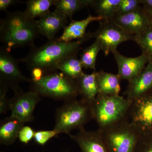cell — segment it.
Wrapping results in <instances>:
<instances>
[{
    "instance_id": "6da1fadb",
    "label": "cell",
    "mask_w": 152,
    "mask_h": 152,
    "mask_svg": "<svg viewBox=\"0 0 152 152\" xmlns=\"http://www.w3.org/2000/svg\"><path fill=\"white\" fill-rule=\"evenodd\" d=\"M93 38L92 33H87L85 37L69 42L61 41L55 38L48 40L40 47L31 48L28 54L19 59V63L25 64L28 70L39 68L47 73L56 72L57 66L62 61L73 56H77L83 44Z\"/></svg>"
},
{
    "instance_id": "7a4b0ae2",
    "label": "cell",
    "mask_w": 152,
    "mask_h": 152,
    "mask_svg": "<svg viewBox=\"0 0 152 152\" xmlns=\"http://www.w3.org/2000/svg\"><path fill=\"white\" fill-rule=\"evenodd\" d=\"M39 34L36 20L29 18L23 12H7L1 20L0 40L10 51L13 48L34 46Z\"/></svg>"
},
{
    "instance_id": "3957f363",
    "label": "cell",
    "mask_w": 152,
    "mask_h": 152,
    "mask_svg": "<svg viewBox=\"0 0 152 152\" xmlns=\"http://www.w3.org/2000/svg\"><path fill=\"white\" fill-rule=\"evenodd\" d=\"M131 103V101L119 95L99 94L92 104L93 119L101 130L129 120Z\"/></svg>"
},
{
    "instance_id": "277c9868",
    "label": "cell",
    "mask_w": 152,
    "mask_h": 152,
    "mask_svg": "<svg viewBox=\"0 0 152 152\" xmlns=\"http://www.w3.org/2000/svg\"><path fill=\"white\" fill-rule=\"evenodd\" d=\"M30 91L40 96L64 102L79 96L77 80L57 71L47 74L39 81L31 82Z\"/></svg>"
},
{
    "instance_id": "5b68a950",
    "label": "cell",
    "mask_w": 152,
    "mask_h": 152,
    "mask_svg": "<svg viewBox=\"0 0 152 152\" xmlns=\"http://www.w3.org/2000/svg\"><path fill=\"white\" fill-rule=\"evenodd\" d=\"M53 130L58 134H71L74 130L83 128L93 119L92 104L82 99H75L64 102L57 109Z\"/></svg>"
},
{
    "instance_id": "8992f818",
    "label": "cell",
    "mask_w": 152,
    "mask_h": 152,
    "mask_svg": "<svg viewBox=\"0 0 152 152\" xmlns=\"http://www.w3.org/2000/svg\"><path fill=\"white\" fill-rule=\"evenodd\" d=\"M101 130L110 152H134L141 136L129 120Z\"/></svg>"
},
{
    "instance_id": "52a82bcc",
    "label": "cell",
    "mask_w": 152,
    "mask_h": 152,
    "mask_svg": "<svg viewBox=\"0 0 152 152\" xmlns=\"http://www.w3.org/2000/svg\"><path fill=\"white\" fill-rule=\"evenodd\" d=\"M10 52L4 47H1L0 84L12 89L15 95L19 94L24 92L20 88V83H31L32 80L23 75L19 69L18 60L14 58Z\"/></svg>"
},
{
    "instance_id": "ba28073f",
    "label": "cell",
    "mask_w": 152,
    "mask_h": 152,
    "mask_svg": "<svg viewBox=\"0 0 152 152\" xmlns=\"http://www.w3.org/2000/svg\"><path fill=\"white\" fill-rule=\"evenodd\" d=\"M100 22L98 29L92 33L93 38L99 43L106 56L117 51L120 44L127 41H134V36L125 32L111 20H103Z\"/></svg>"
},
{
    "instance_id": "9c48e42d",
    "label": "cell",
    "mask_w": 152,
    "mask_h": 152,
    "mask_svg": "<svg viewBox=\"0 0 152 152\" xmlns=\"http://www.w3.org/2000/svg\"><path fill=\"white\" fill-rule=\"evenodd\" d=\"M129 120L141 136L152 133V92L132 101Z\"/></svg>"
},
{
    "instance_id": "30bf717a",
    "label": "cell",
    "mask_w": 152,
    "mask_h": 152,
    "mask_svg": "<svg viewBox=\"0 0 152 152\" xmlns=\"http://www.w3.org/2000/svg\"><path fill=\"white\" fill-rule=\"evenodd\" d=\"M110 20L125 32L133 36L140 34L151 25L149 17L142 6L127 13L115 15Z\"/></svg>"
},
{
    "instance_id": "8fae6325",
    "label": "cell",
    "mask_w": 152,
    "mask_h": 152,
    "mask_svg": "<svg viewBox=\"0 0 152 152\" xmlns=\"http://www.w3.org/2000/svg\"><path fill=\"white\" fill-rule=\"evenodd\" d=\"M40 100V96L31 91L15 95L10 100L9 108L12 112L11 116L25 123L31 121L34 119L33 114L36 106Z\"/></svg>"
},
{
    "instance_id": "7c38bea8",
    "label": "cell",
    "mask_w": 152,
    "mask_h": 152,
    "mask_svg": "<svg viewBox=\"0 0 152 152\" xmlns=\"http://www.w3.org/2000/svg\"><path fill=\"white\" fill-rule=\"evenodd\" d=\"M69 135L77 144L81 152H110L99 129L89 132L82 128L77 134H70Z\"/></svg>"
},
{
    "instance_id": "4fadbf2b",
    "label": "cell",
    "mask_w": 152,
    "mask_h": 152,
    "mask_svg": "<svg viewBox=\"0 0 152 152\" xmlns=\"http://www.w3.org/2000/svg\"><path fill=\"white\" fill-rule=\"evenodd\" d=\"M113 54L118 65V75L121 80L128 82L140 73L148 62V58L143 54L135 58H129L117 50Z\"/></svg>"
},
{
    "instance_id": "5bb4252c",
    "label": "cell",
    "mask_w": 152,
    "mask_h": 152,
    "mask_svg": "<svg viewBox=\"0 0 152 152\" xmlns=\"http://www.w3.org/2000/svg\"><path fill=\"white\" fill-rule=\"evenodd\" d=\"M152 92V61L139 75L129 81L125 94L126 99L132 101Z\"/></svg>"
},
{
    "instance_id": "9a60e30c",
    "label": "cell",
    "mask_w": 152,
    "mask_h": 152,
    "mask_svg": "<svg viewBox=\"0 0 152 152\" xmlns=\"http://www.w3.org/2000/svg\"><path fill=\"white\" fill-rule=\"evenodd\" d=\"M68 18L55 10L50 11L43 16L36 20L39 33L48 40L55 38V36L66 26Z\"/></svg>"
},
{
    "instance_id": "2e32d148",
    "label": "cell",
    "mask_w": 152,
    "mask_h": 152,
    "mask_svg": "<svg viewBox=\"0 0 152 152\" xmlns=\"http://www.w3.org/2000/svg\"><path fill=\"white\" fill-rule=\"evenodd\" d=\"M104 20L102 17L94 16L89 15L86 18L82 20H74L71 19L69 24L64 29L62 35L58 38L61 41L69 42L73 40L81 39L86 34V30L88 26L92 22Z\"/></svg>"
},
{
    "instance_id": "e0dca14e",
    "label": "cell",
    "mask_w": 152,
    "mask_h": 152,
    "mask_svg": "<svg viewBox=\"0 0 152 152\" xmlns=\"http://www.w3.org/2000/svg\"><path fill=\"white\" fill-rule=\"evenodd\" d=\"M97 72L94 71L90 75L84 73L76 80L80 99L91 104L99 93Z\"/></svg>"
},
{
    "instance_id": "ac0fdd59",
    "label": "cell",
    "mask_w": 152,
    "mask_h": 152,
    "mask_svg": "<svg viewBox=\"0 0 152 152\" xmlns=\"http://www.w3.org/2000/svg\"><path fill=\"white\" fill-rule=\"evenodd\" d=\"M25 123L16 117L10 116L3 120L0 126V143L10 145L18 137L19 133Z\"/></svg>"
},
{
    "instance_id": "d6986e66",
    "label": "cell",
    "mask_w": 152,
    "mask_h": 152,
    "mask_svg": "<svg viewBox=\"0 0 152 152\" xmlns=\"http://www.w3.org/2000/svg\"><path fill=\"white\" fill-rule=\"evenodd\" d=\"M99 94L117 96L121 91V79L118 74L115 75L101 71L97 72Z\"/></svg>"
},
{
    "instance_id": "ffe728a7",
    "label": "cell",
    "mask_w": 152,
    "mask_h": 152,
    "mask_svg": "<svg viewBox=\"0 0 152 152\" xmlns=\"http://www.w3.org/2000/svg\"><path fill=\"white\" fill-rule=\"evenodd\" d=\"M94 0H54L55 10L72 19L78 11L91 5Z\"/></svg>"
},
{
    "instance_id": "44dd1931",
    "label": "cell",
    "mask_w": 152,
    "mask_h": 152,
    "mask_svg": "<svg viewBox=\"0 0 152 152\" xmlns=\"http://www.w3.org/2000/svg\"><path fill=\"white\" fill-rule=\"evenodd\" d=\"M54 0H28L26 2V7L23 13L31 20L40 18L50 12L53 5Z\"/></svg>"
},
{
    "instance_id": "7402d4cb",
    "label": "cell",
    "mask_w": 152,
    "mask_h": 152,
    "mask_svg": "<svg viewBox=\"0 0 152 152\" xmlns=\"http://www.w3.org/2000/svg\"><path fill=\"white\" fill-rule=\"evenodd\" d=\"M83 68L81 63L77 56L67 58L57 66V70H59L61 72L71 78L76 80L84 73Z\"/></svg>"
},
{
    "instance_id": "603a6c76",
    "label": "cell",
    "mask_w": 152,
    "mask_h": 152,
    "mask_svg": "<svg viewBox=\"0 0 152 152\" xmlns=\"http://www.w3.org/2000/svg\"><path fill=\"white\" fill-rule=\"evenodd\" d=\"M121 0H94L91 6L95 13L104 20L111 19L116 15L117 7Z\"/></svg>"
},
{
    "instance_id": "cb8c5ba5",
    "label": "cell",
    "mask_w": 152,
    "mask_h": 152,
    "mask_svg": "<svg viewBox=\"0 0 152 152\" xmlns=\"http://www.w3.org/2000/svg\"><path fill=\"white\" fill-rule=\"evenodd\" d=\"M100 50H102L100 45L96 40L92 45L84 49L80 55V59L83 68L96 71V60Z\"/></svg>"
},
{
    "instance_id": "d4e9b609",
    "label": "cell",
    "mask_w": 152,
    "mask_h": 152,
    "mask_svg": "<svg viewBox=\"0 0 152 152\" xmlns=\"http://www.w3.org/2000/svg\"><path fill=\"white\" fill-rule=\"evenodd\" d=\"M134 41L140 48L142 54L145 56L149 61H152V25L142 32L134 36Z\"/></svg>"
},
{
    "instance_id": "484cf974",
    "label": "cell",
    "mask_w": 152,
    "mask_h": 152,
    "mask_svg": "<svg viewBox=\"0 0 152 152\" xmlns=\"http://www.w3.org/2000/svg\"><path fill=\"white\" fill-rule=\"evenodd\" d=\"M141 7V0H121L117 7L116 15L127 13Z\"/></svg>"
},
{
    "instance_id": "4316f807",
    "label": "cell",
    "mask_w": 152,
    "mask_h": 152,
    "mask_svg": "<svg viewBox=\"0 0 152 152\" xmlns=\"http://www.w3.org/2000/svg\"><path fill=\"white\" fill-rule=\"evenodd\" d=\"M134 152H152V133L140 136Z\"/></svg>"
},
{
    "instance_id": "83f0119b",
    "label": "cell",
    "mask_w": 152,
    "mask_h": 152,
    "mask_svg": "<svg viewBox=\"0 0 152 152\" xmlns=\"http://www.w3.org/2000/svg\"><path fill=\"white\" fill-rule=\"evenodd\" d=\"M58 133L54 130L50 131H37L35 132L34 139L36 143L44 145L50 139L54 137Z\"/></svg>"
},
{
    "instance_id": "f1b7e54d",
    "label": "cell",
    "mask_w": 152,
    "mask_h": 152,
    "mask_svg": "<svg viewBox=\"0 0 152 152\" xmlns=\"http://www.w3.org/2000/svg\"><path fill=\"white\" fill-rule=\"evenodd\" d=\"M8 88L5 86L0 84V113H5L9 108L10 100L7 97Z\"/></svg>"
},
{
    "instance_id": "f546056e",
    "label": "cell",
    "mask_w": 152,
    "mask_h": 152,
    "mask_svg": "<svg viewBox=\"0 0 152 152\" xmlns=\"http://www.w3.org/2000/svg\"><path fill=\"white\" fill-rule=\"evenodd\" d=\"M35 132L31 127L23 126L19 134L18 138L20 141L23 143L27 144L34 138Z\"/></svg>"
},
{
    "instance_id": "4dcf8cb0",
    "label": "cell",
    "mask_w": 152,
    "mask_h": 152,
    "mask_svg": "<svg viewBox=\"0 0 152 152\" xmlns=\"http://www.w3.org/2000/svg\"><path fill=\"white\" fill-rule=\"evenodd\" d=\"M30 71L31 76V79L32 82H34L39 81L48 74L42 69L39 68H33Z\"/></svg>"
},
{
    "instance_id": "1f68e13d",
    "label": "cell",
    "mask_w": 152,
    "mask_h": 152,
    "mask_svg": "<svg viewBox=\"0 0 152 152\" xmlns=\"http://www.w3.org/2000/svg\"><path fill=\"white\" fill-rule=\"evenodd\" d=\"M20 3L21 1L18 0H0V10L7 12L10 6Z\"/></svg>"
},
{
    "instance_id": "d6a6232c",
    "label": "cell",
    "mask_w": 152,
    "mask_h": 152,
    "mask_svg": "<svg viewBox=\"0 0 152 152\" xmlns=\"http://www.w3.org/2000/svg\"><path fill=\"white\" fill-rule=\"evenodd\" d=\"M141 5L146 11L152 10V0H141Z\"/></svg>"
},
{
    "instance_id": "836d02e7",
    "label": "cell",
    "mask_w": 152,
    "mask_h": 152,
    "mask_svg": "<svg viewBox=\"0 0 152 152\" xmlns=\"http://www.w3.org/2000/svg\"><path fill=\"white\" fill-rule=\"evenodd\" d=\"M145 11L148 14V15L149 17L150 21H151V25H152V10Z\"/></svg>"
}]
</instances>
